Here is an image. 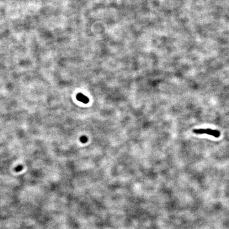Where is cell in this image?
<instances>
[{"mask_svg": "<svg viewBox=\"0 0 229 229\" xmlns=\"http://www.w3.org/2000/svg\"><path fill=\"white\" fill-rule=\"evenodd\" d=\"M193 133L196 134H208V135H211L215 137H219L220 136V132L219 130H211L210 128H207V129H195L194 130Z\"/></svg>", "mask_w": 229, "mask_h": 229, "instance_id": "6da1fadb", "label": "cell"}, {"mask_svg": "<svg viewBox=\"0 0 229 229\" xmlns=\"http://www.w3.org/2000/svg\"><path fill=\"white\" fill-rule=\"evenodd\" d=\"M77 100L80 101L81 103H84V104H88L89 103V100L87 97L84 96V94H82L81 93H79L77 96Z\"/></svg>", "mask_w": 229, "mask_h": 229, "instance_id": "7a4b0ae2", "label": "cell"}, {"mask_svg": "<svg viewBox=\"0 0 229 229\" xmlns=\"http://www.w3.org/2000/svg\"><path fill=\"white\" fill-rule=\"evenodd\" d=\"M22 169H23V167H22V166L20 165V166H18V167H17L15 168V171H16V172H20V171L22 170Z\"/></svg>", "mask_w": 229, "mask_h": 229, "instance_id": "3957f363", "label": "cell"}, {"mask_svg": "<svg viewBox=\"0 0 229 229\" xmlns=\"http://www.w3.org/2000/svg\"><path fill=\"white\" fill-rule=\"evenodd\" d=\"M88 139L86 136H82L80 138L81 142L82 143H86L87 142Z\"/></svg>", "mask_w": 229, "mask_h": 229, "instance_id": "277c9868", "label": "cell"}]
</instances>
